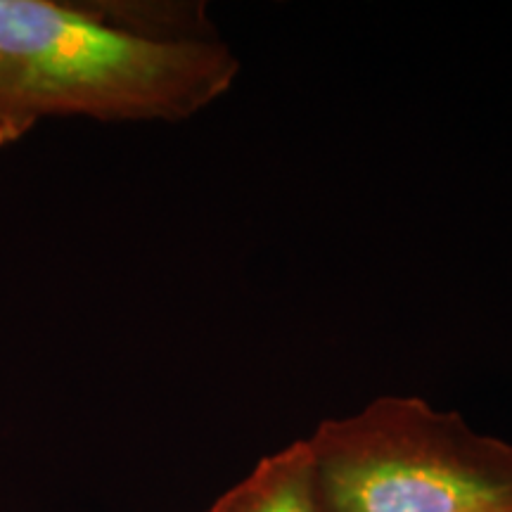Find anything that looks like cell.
Segmentation results:
<instances>
[{
	"instance_id": "obj_1",
	"label": "cell",
	"mask_w": 512,
	"mask_h": 512,
	"mask_svg": "<svg viewBox=\"0 0 512 512\" xmlns=\"http://www.w3.org/2000/svg\"><path fill=\"white\" fill-rule=\"evenodd\" d=\"M60 0H0V147L46 119L176 121L221 100L240 60L197 27Z\"/></svg>"
},
{
	"instance_id": "obj_2",
	"label": "cell",
	"mask_w": 512,
	"mask_h": 512,
	"mask_svg": "<svg viewBox=\"0 0 512 512\" xmlns=\"http://www.w3.org/2000/svg\"><path fill=\"white\" fill-rule=\"evenodd\" d=\"M306 441L325 512H512L510 441L418 396H380Z\"/></svg>"
},
{
	"instance_id": "obj_3",
	"label": "cell",
	"mask_w": 512,
	"mask_h": 512,
	"mask_svg": "<svg viewBox=\"0 0 512 512\" xmlns=\"http://www.w3.org/2000/svg\"><path fill=\"white\" fill-rule=\"evenodd\" d=\"M207 512H325L309 441H294L256 463Z\"/></svg>"
}]
</instances>
